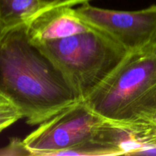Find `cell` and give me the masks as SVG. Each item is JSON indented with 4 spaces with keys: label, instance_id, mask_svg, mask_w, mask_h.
<instances>
[{
    "label": "cell",
    "instance_id": "cell-1",
    "mask_svg": "<svg viewBox=\"0 0 156 156\" xmlns=\"http://www.w3.org/2000/svg\"><path fill=\"white\" fill-rule=\"evenodd\" d=\"M0 94L30 126L78 100L54 64L30 41L26 24L0 34Z\"/></svg>",
    "mask_w": 156,
    "mask_h": 156
},
{
    "label": "cell",
    "instance_id": "cell-2",
    "mask_svg": "<svg viewBox=\"0 0 156 156\" xmlns=\"http://www.w3.org/2000/svg\"><path fill=\"white\" fill-rule=\"evenodd\" d=\"M83 101L94 112L115 123H156V42L128 53Z\"/></svg>",
    "mask_w": 156,
    "mask_h": 156
},
{
    "label": "cell",
    "instance_id": "cell-3",
    "mask_svg": "<svg viewBox=\"0 0 156 156\" xmlns=\"http://www.w3.org/2000/svg\"><path fill=\"white\" fill-rule=\"evenodd\" d=\"M34 44L60 72L78 100H85L128 53L93 27L68 37Z\"/></svg>",
    "mask_w": 156,
    "mask_h": 156
},
{
    "label": "cell",
    "instance_id": "cell-4",
    "mask_svg": "<svg viewBox=\"0 0 156 156\" xmlns=\"http://www.w3.org/2000/svg\"><path fill=\"white\" fill-rule=\"evenodd\" d=\"M108 120L85 101L76 100L39 124L24 142L33 156H59L94 136Z\"/></svg>",
    "mask_w": 156,
    "mask_h": 156
},
{
    "label": "cell",
    "instance_id": "cell-5",
    "mask_svg": "<svg viewBox=\"0 0 156 156\" xmlns=\"http://www.w3.org/2000/svg\"><path fill=\"white\" fill-rule=\"evenodd\" d=\"M76 11L84 22L106 34L127 53L156 42V5L140 10L120 11L94 7L87 2Z\"/></svg>",
    "mask_w": 156,
    "mask_h": 156
},
{
    "label": "cell",
    "instance_id": "cell-6",
    "mask_svg": "<svg viewBox=\"0 0 156 156\" xmlns=\"http://www.w3.org/2000/svg\"><path fill=\"white\" fill-rule=\"evenodd\" d=\"M26 27L33 44L62 39L91 28L73 7H56L40 12Z\"/></svg>",
    "mask_w": 156,
    "mask_h": 156
},
{
    "label": "cell",
    "instance_id": "cell-7",
    "mask_svg": "<svg viewBox=\"0 0 156 156\" xmlns=\"http://www.w3.org/2000/svg\"><path fill=\"white\" fill-rule=\"evenodd\" d=\"M40 11L38 0H0V34L27 24Z\"/></svg>",
    "mask_w": 156,
    "mask_h": 156
},
{
    "label": "cell",
    "instance_id": "cell-8",
    "mask_svg": "<svg viewBox=\"0 0 156 156\" xmlns=\"http://www.w3.org/2000/svg\"><path fill=\"white\" fill-rule=\"evenodd\" d=\"M24 118L19 109L0 94V132Z\"/></svg>",
    "mask_w": 156,
    "mask_h": 156
},
{
    "label": "cell",
    "instance_id": "cell-9",
    "mask_svg": "<svg viewBox=\"0 0 156 156\" xmlns=\"http://www.w3.org/2000/svg\"><path fill=\"white\" fill-rule=\"evenodd\" d=\"M33 156L26 146L24 140L12 138L5 146L0 148V156Z\"/></svg>",
    "mask_w": 156,
    "mask_h": 156
},
{
    "label": "cell",
    "instance_id": "cell-10",
    "mask_svg": "<svg viewBox=\"0 0 156 156\" xmlns=\"http://www.w3.org/2000/svg\"><path fill=\"white\" fill-rule=\"evenodd\" d=\"M91 0H38L41 11L56 7H73L79 4H85Z\"/></svg>",
    "mask_w": 156,
    "mask_h": 156
}]
</instances>
